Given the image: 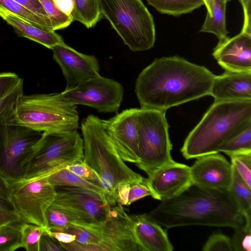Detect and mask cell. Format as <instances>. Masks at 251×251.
Here are the masks:
<instances>
[{
    "mask_svg": "<svg viewBox=\"0 0 251 251\" xmlns=\"http://www.w3.org/2000/svg\"><path fill=\"white\" fill-rule=\"evenodd\" d=\"M190 170L193 185L208 190H229L232 165L218 152L197 158Z\"/></svg>",
    "mask_w": 251,
    "mask_h": 251,
    "instance_id": "cell-16",
    "label": "cell"
},
{
    "mask_svg": "<svg viewBox=\"0 0 251 251\" xmlns=\"http://www.w3.org/2000/svg\"><path fill=\"white\" fill-rule=\"evenodd\" d=\"M47 177L49 181L55 187L71 186L86 189L99 194L111 205L118 203L102 188L76 175L65 167Z\"/></svg>",
    "mask_w": 251,
    "mask_h": 251,
    "instance_id": "cell-22",
    "label": "cell"
},
{
    "mask_svg": "<svg viewBox=\"0 0 251 251\" xmlns=\"http://www.w3.org/2000/svg\"><path fill=\"white\" fill-rule=\"evenodd\" d=\"M57 8L67 15L71 16L74 7V0H53Z\"/></svg>",
    "mask_w": 251,
    "mask_h": 251,
    "instance_id": "cell-45",
    "label": "cell"
},
{
    "mask_svg": "<svg viewBox=\"0 0 251 251\" xmlns=\"http://www.w3.org/2000/svg\"><path fill=\"white\" fill-rule=\"evenodd\" d=\"M148 196L152 197V193L147 184L146 178H145L142 182L130 185L128 193L127 205Z\"/></svg>",
    "mask_w": 251,
    "mask_h": 251,
    "instance_id": "cell-38",
    "label": "cell"
},
{
    "mask_svg": "<svg viewBox=\"0 0 251 251\" xmlns=\"http://www.w3.org/2000/svg\"><path fill=\"white\" fill-rule=\"evenodd\" d=\"M148 4L163 14L175 17L190 13L204 5L203 0H147Z\"/></svg>",
    "mask_w": 251,
    "mask_h": 251,
    "instance_id": "cell-25",
    "label": "cell"
},
{
    "mask_svg": "<svg viewBox=\"0 0 251 251\" xmlns=\"http://www.w3.org/2000/svg\"><path fill=\"white\" fill-rule=\"evenodd\" d=\"M231 164L248 185L251 188V151L227 155Z\"/></svg>",
    "mask_w": 251,
    "mask_h": 251,
    "instance_id": "cell-33",
    "label": "cell"
},
{
    "mask_svg": "<svg viewBox=\"0 0 251 251\" xmlns=\"http://www.w3.org/2000/svg\"><path fill=\"white\" fill-rule=\"evenodd\" d=\"M134 221L119 203L112 206L105 220L75 223L62 231L75 236V240L61 243L69 251H142L134 233Z\"/></svg>",
    "mask_w": 251,
    "mask_h": 251,
    "instance_id": "cell-6",
    "label": "cell"
},
{
    "mask_svg": "<svg viewBox=\"0 0 251 251\" xmlns=\"http://www.w3.org/2000/svg\"><path fill=\"white\" fill-rule=\"evenodd\" d=\"M103 17L132 51L152 48L155 41L153 18L141 0H98Z\"/></svg>",
    "mask_w": 251,
    "mask_h": 251,
    "instance_id": "cell-7",
    "label": "cell"
},
{
    "mask_svg": "<svg viewBox=\"0 0 251 251\" xmlns=\"http://www.w3.org/2000/svg\"><path fill=\"white\" fill-rule=\"evenodd\" d=\"M210 96L215 101L251 100V72L226 71L222 75H216Z\"/></svg>",
    "mask_w": 251,
    "mask_h": 251,
    "instance_id": "cell-19",
    "label": "cell"
},
{
    "mask_svg": "<svg viewBox=\"0 0 251 251\" xmlns=\"http://www.w3.org/2000/svg\"><path fill=\"white\" fill-rule=\"evenodd\" d=\"M152 198L161 201L176 197L193 185L190 167L174 160L146 178Z\"/></svg>",
    "mask_w": 251,
    "mask_h": 251,
    "instance_id": "cell-17",
    "label": "cell"
},
{
    "mask_svg": "<svg viewBox=\"0 0 251 251\" xmlns=\"http://www.w3.org/2000/svg\"><path fill=\"white\" fill-rule=\"evenodd\" d=\"M17 221L0 226V251H14L21 246V225Z\"/></svg>",
    "mask_w": 251,
    "mask_h": 251,
    "instance_id": "cell-27",
    "label": "cell"
},
{
    "mask_svg": "<svg viewBox=\"0 0 251 251\" xmlns=\"http://www.w3.org/2000/svg\"><path fill=\"white\" fill-rule=\"evenodd\" d=\"M83 161L98 175L103 188L118 202L117 191L122 184L143 182L145 178L128 167L105 131L101 119L89 115L81 125Z\"/></svg>",
    "mask_w": 251,
    "mask_h": 251,
    "instance_id": "cell-4",
    "label": "cell"
},
{
    "mask_svg": "<svg viewBox=\"0 0 251 251\" xmlns=\"http://www.w3.org/2000/svg\"><path fill=\"white\" fill-rule=\"evenodd\" d=\"M9 124L41 132L77 130L79 117L76 105L62 94H22L1 116Z\"/></svg>",
    "mask_w": 251,
    "mask_h": 251,
    "instance_id": "cell-5",
    "label": "cell"
},
{
    "mask_svg": "<svg viewBox=\"0 0 251 251\" xmlns=\"http://www.w3.org/2000/svg\"><path fill=\"white\" fill-rule=\"evenodd\" d=\"M227 0H213L210 15L206 14L200 32L210 33L219 40L227 37L226 28V12Z\"/></svg>",
    "mask_w": 251,
    "mask_h": 251,
    "instance_id": "cell-24",
    "label": "cell"
},
{
    "mask_svg": "<svg viewBox=\"0 0 251 251\" xmlns=\"http://www.w3.org/2000/svg\"><path fill=\"white\" fill-rule=\"evenodd\" d=\"M23 94V79L21 78L0 98V117Z\"/></svg>",
    "mask_w": 251,
    "mask_h": 251,
    "instance_id": "cell-37",
    "label": "cell"
},
{
    "mask_svg": "<svg viewBox=\"0 0 251 251\" xmlns=\"http://www.w3.org/2000/svg\"><path fill=\"white\" fill-rule=\"evenodd\" d=\"M212 55L226 71L251 72V35L241 32L220 40Z\"/></svg>",
    "mask_w": 251,
    "mask_h": 251,
    "instance_id": "cell-18",
    "label": "cell"
},
{
    "mask_svg": "<svg viewBox=\"0 0 251 251\" xmlns=\"http://www.w3.org/2000/svg\"><path fill=\"white\" fill-rule=\"evenodd\" d=\"M71 102L91 107L99 112H117L123 99L121 84L100 75L77 86L61 92Z\"/></svg>",
    "mask_w": 251,
    "mask_h": 251,
    "instance_id": "cell-12",
    "label": "cell"
},
{
    "mask_svg": "<svg viewBox=\"0 0 251 251\" xmlns=\"http://www.w3.org/2000/svg\"><path fill=\"white\" fill-rule=\"evenodd\" d=\"M65 168L81 177L103 188L100 178L98 175L93 169L88 166L83 160L73 163Z\"/></svg>",
    "mask_w": 251,
    "mask_h": 251,
    "instance_id": "cell-35",
    "label": "cell"
},
{
    "mask_svg": "<svg viewBox=\"0 0 251 251\" xmlns=\"http://www.w3.org/2000/svg\"><path fill=\"white\" fill-rule=\"evenodd\" d=\"M202 250L203 251H233L231 239L221 233L212 234Z\"/></svg>",
    "mask_w": 251,
    "mask_h": 251,
    "instance_id": "cell-36",
    "label": "cell"
},
{
    "mask_svg": "<svg viewBox=\"0 0 251 251\" xmlns=\"http://www.w3.org/2000/svg\"><path fill=\"white\" fill-rule=\"evenodd\" d=\"M47 228L23 222L21 225V246L27 251H39V242Z\"/></svg>",
    "mask_w": 251,
    "mask_h": 251,
    "instance_id": "cell-30",
    "label": "cell"
},
{
    "mask_svg": "<svg viewBox=\"0 0 251 251\" xmlns=\"http://www.w3.org/2000/svg\"><path fill=\"white\" fill-rule=\"evenodd\" d=\"M139 108L126 109L107 120H101L106 132L124 161L139 162L138 114Z\"/></svg>",
    "mask_w": 251,
    "mask_h": 251,
    "instance_id": "cell-14",
    "label": "cell"
},
{
    "mask_svg": "<svg viewBox=\"0 0 251 251\" xmlns=\"http://www.w3.org/2000/svg\"><path fill=\"white\" fill-rule=\"evenodd\" d=\"M38 0L49 17L53 30L65 28L73 22L72 17L59 10L53 0Z\"/></svg>",
    "mask_w": 251,
    "mask_h": 251,
    "instance_id": "cell-32",
    "label": "cell"
},
{
    "mask_svg": "<svg viewBox=\"0 0 251 251\" xmlns=\"http://www.w3.org/2000/svg\"><path fill=\"white\" fill-rule=\"evenodd\" d=\"M136 242L142 251H172L167 232L148 214L132 215Z\"/></svg>",
    "mask_w": 251,
    "mask_h": 251,
    "instance_id": "cell-20",
    "label": "cell"
},
{
    "mask_svg": "<svg viewBox=\"0 0 251 251\" xmlns=\"http://www.w3.org/2000/svg\"><path fill=\"white\" fill-rule=\"evenodd\" d=\"M0 209L14 212L13 205L7 200L0 197Z\"/></svg>",
    "mask_w": 251,
    "mask_h": 251,
    "instance_id": "cell-48",
    "label": "cell"
},
{
    "mask_svg": "<svg viewBox=\"0 0 251 251\" xmlns=\"http://www.w3.org/2000/svg\"><path fill=\"white\" fill-rule=\"evenodd\" d=\"M131 184L125 183L120 185L117 191L118 202L120 204L127 205L128 193Z\"/></svg>",
    "mask_w": 251,
    "mask_h": 251,
    "instance_id": "cell-44",
    "label": "cell"
},
{
    "mask_svg": "<svg viewBox=\"0 0 251 251\" xmlns=\"http://www.w3.org/2000/svg\"><path fill=\"white\" fill-rule=\"evenodd\" d=\"M148 215L167 228L201 225L236 229L246 223L229 191L194 185L176 197L162 201Z\"/></svg>",
    "mask_w": 251,
    "mask_h": 251,
    "instance_id": "cell-2",
    "label": "cell"
},
{
    "mask_svg": "<svg viewBox=\"0 0 251 251\" xmlns=\"http://www.w3.org/2000/svg\"><path fill=\"white\" fill-rule=\"evenodd\" d=\"M46 217L47 228L52 230L62 231L78 222L75 215L52 203L46 212Z\"/></svg>",
    "mask_w": 251,
    "mask_h": 251,
    "instance_id": "cell-28",
    "label": "cell"
},
{
    "mask_svg": "<svg viewBox=\"0 0 251 251\" xmlns=\"http://www.w3.org/2000/svg\"><path fill=\"white\" fill-rule=\"evenodd\" d=\"M244 13V23L241 32L251 35V0H238Z\"/></svg>",
    "mask_w": 251,
    "mask_h": 251,
    "instance_id": "cell-42",
    "label": "cell"
},
{
    "mask_svg": "<svg viewBox=\"0 0 251 251\" xmlns=\"http://www.w3.org/2000/svg\"><path fill=\"white\" fill-rule=\"evenodd\" d=\"M55 188L56 194L52 204L75 215L77 223L103 221L113 206L99 194L86 189L71 186Z\"/></svg>",
    "mask_w": 251,
    "mask_h": 251,
    "instance_id": "cell-13",
    "label": "cell"
},
{
    "mask_svg": "<svg viewBox=\"0 0 251 251\" xmlns=\"http://www.w3.org/2000/svg\"><path fill=\"white\" fill-rule=\"evenodd\" d=\"M0 6L32 24L53 30L51 25L14 0H0Z\"/></svg>",
    "mask_w": 251,
    "mask_h": 251,
    "instance_id": "cell-31",
    "label": "cell"
},
{
    "mask_svg": "<svg viewBox=\"0 0 251 251\" xmlns=\"http://www.w3.org/2000/svg\"><path fill=\"white\" fill-rule=\"evenodd\" d=\"M83 139L77 130L43 132L36 144L24 179L48 176L75 162L83 161Z\"/></svg>",
    "mask_w": 251,
    "mask_h": 251,
    "instance_id": "cell-8",
    "label": "cell"
},
{
    "mask_svg": "<svg viewBox=\"0 0 251 251\" xmlns=\"http://www.w3.org/2000/svg\"><path fill=\"white\" fill-rule=\"evenodd\" d=\"M46 232L59 243L68 244L75 240V236L69 232L52 230L48 228L46 229Z\"/></svg>",
    "mask_w": 251,
    "mask_h": 251,
    "instance_id": "cell-43",
    "label": "cell"
},
{
    "mask_svg": "<svg viewBox=\"0 0 251 251\" xmlns=\"http://www.w3.org/2000/svg\"><path fill=\"white\" fill-rule=\"evenodd\" d=\"M43 133L9 124L0 117V174L7 181L24 179L35 147Z\"/></svg>",
    "mask_w": 251,
    "mask_h": 251,
    "instance_id": "cell-10",
    "label": "cell"
},
{
    "mask_svg": "<svg viewBox=\"0 0 251 251\" xmlns=\"http://www.w3.org/2000/svg\"><path fill=\"white\" fill-rule=\"evenodd\" d=\"M51 50L66 80V88L77 86L100 75V64L95 56L78 52L65 43Z\"/></svg>",
    "mask_w": 251,
    "mask_h": 251,
    "instance_id": "cell-15",
    "label": "cell"
},
{
    "mask_svg": "<svg viewBox=\"0 0 251 251\" xmlns=\"http://www.w3.org/2000/svg\"><path fill=\"white\" fill-rule=\"evenodd\" d=\"M8 182L9 200L20 220L47 228L46 212L56 194L48 177Z\"/></svg>",
    "mask_w": 251,
    "mask_h": 251,
    "instance_id": "cell-11",
    "label": "cell"
},
{
    "mask_svg": "<svg viewBox=\"0 0 251 251\" xmlns=\"http://www.w3.org/2000/svg\"><path fill=\"white\" fill-rule=\"evenodd\" d=\"M138 128L140 160L136 165L149 176L174 161L165 111L139 108Z\"/></svg>",
    "mask_w": 251,
    "mask_h": 251,
    "instance_id": "cell-9",
    "label": "cell"
},
{
    "mask_svg": "<svg viewBox=\"0 0 251 251\" xmlns=\"http://www.w3.org/2000/svg\"><path fill=\"white\" fill-rule=\"evenodd\" d=\"M74 7L71 16L87 28L93 27L102 18L98 0H74Z\"/></svg>",
    "mask_w": 251,
    "mask_h": 251,
    "instance_id": "cell-26",
    "label": "cell"
},
{
    "mask_svg": "<svg viewBox=\"0 0 251 251\" xmlns=\"http://www.w3.org/2000/svg\"><path fill=\"white\" fill-rule=\"evenodd\" d=\"M0 197L7 200L9 199L8 182L0 174Z\"/></svg>",
    "mask_w": 251,
    "mask_h": 251,
    "instance_id": "cell-47",
    "label": "cell"
},
{
    "mask_svg": "<svg viewBox=\"0 0 251 251\" xmlns=\"http://www.w3.org/2000/svg\"><path fill=\"white\" fill-rule=\"evenodd\" d=\"M204 3V5L207 9L206 14L210 15L211 13V5L213 0H203Z\"/></svg>",
    "mask_w": 251,
    "mask_h": 251,
    "instance_id": "cell-49",
    "label": "cell"
},
{
    "mask_svg": "<svg viewBox=\"0 0 251 251\" xmlns=\"http://www.w3.org/2000/svg\"><path fill=\"white\" fill-rule=\"evenodd\" d=\"M248 151H251V124L223 144L218 151L228 155Z\"/></svg>",
    "mask_w": 251,
    "mask_h": 251,
    "instance_id": "cell-29",
    "label": "cell"
},
{
    "mask_svg": "<svg viewBox=\"0 0 251 251\" xmlns=\"http://www.w3.org/2000/svg\"><path fill=\"white\" fill-rule=\"evenodd\" d=\"M21 77L14 73H0V98Z\"/></svg>",
    "mask_w": 251,
    "mask_h": 251,
    "instance_id": "cell-41",
    "label": "cell"
},
{
    "mask_svg": "<svg viewBox=\"0 0 251 251\" xmlns=\"http://www.w3.org/2000/svg\"><path fill=\"white\" fill-rule=\"evenodd\" d=\"M230 0H227V1H230Z\"/></svg>",
    "mask_w": 251,
    "mask_h": 251,
    "instance_id": "cell-50",
    "label": "cell"
},
{
    "mask_svg": "<svg viewBox=\"0 0 251 251\" xmlns=\"http://www.w3.org/2000/svg\"><path fill=\"white\" fill-rule=\"evenodd\" d=\"M39 251H65L60 243L48 234L46 230L42 234L39 242Z\"/></svg>",
    "mask_w": 251,
    "mask_h": 251,
    "instance_id": "cell-40",
    "label": "cell"
},
{
    "mask_svg": "<svg viewBox=\"0 0 251 251\" xmlns=\"http://www.w3.org/2000/svg\"><path fill=\"white\" fill-rule=\"evenodd\" d=\"M234 229L231 239L233 251H251V226L245 225Z\"/></svg>",
    "mask_w": 251,
    "mask_h": 251,
    "instance_id": "cell-34",
    "label": "cell"
},
{
    "mask_svg": "<svg viewBox=\"0 0 251 251\" xmlns=\"http://www.w3.org/2000/svg\"><path fill=\"white\" fill-rule=\"evenodd\" d=\"M51 25L50 19L38 0H14Z\"/></svg>",
    "mask_w": 251,
    "mask_h": 251,
    "instance_id": "cell-39",
    "label": "cell"
},
{
    "mask_svg": "<svg viewBox=\"0 0 251 251\" xmlns=\"http://www.w3.org/2000/svg\"><path fill=\"white\" fill-rule=\"evenodd\" d=\"M0 16L13 27L20 36L26 37L48 49L64 43L62 36L54 30L32 24L0 6Z\"/></svg>",
    "mask_w": 251,
    "mask_h": 251,
    "instance_id": "cell-21",
    "label": "cell"
},
{
    "mask_svg": "<svg viewBox=\"0 0 251 251\" xmlns=\"http://www.w3.org/2000/svg\"><path fill=\"white\" fill-rule=\"evenodd\" d=\"M206 68L177 56L155 59L138 75L135 92L141 108L165 111L210 95L215 77Z\"/></svg>",
    "mask_w": 251,
    "mask_h": 251,
    "instance_id": "cell-1",
    "label": "cell"
},
{
    "mask_svg": "<svg viewBox=\"0 0 251 251\" xmlns=\"http://www.w3.org/2000/svg\"><path fill=\"white\" fill-rule=\"evenodd\" d=\"M232 167V180L229 191L245 219V225L251 226V188L240 176L233 165Z\"/></svg>",
    "mask_w": 251,
    "mask_h": 251,
    "instance_id": "cell-23",
    "label": "cell"
},
{
    "mask_svg": "<svg viewBox=\"0 0 251 251\" xmlns=\"http://www.w3.org/2000/svg\"><path fill=\"white\" fill-rule=\"evenodd\" d=\"M251 124V100L214 101L186 137L181 152L187 159L219 152L225 142Z\"/></svg>",
    "mask_w": 251,
    "mask_h": 251,
    "instance_id": "cell-3",
    "label": "cell"
},
{
    "mask_svg": "<svg viewBox=\"0 0 251 251\" xmlns=\"http://www.w3.org/2000/svg\"><path fill=\"white\" fill-rule=\"evenodd\" d=\"M17 221L20 220L14 212L0 209V226Z\"/></svg>",
    "mask_w": 251,
    "mask_h": 251,
    "instance_id": "cell-46",
    "label": "cell"
}]
</instances>
